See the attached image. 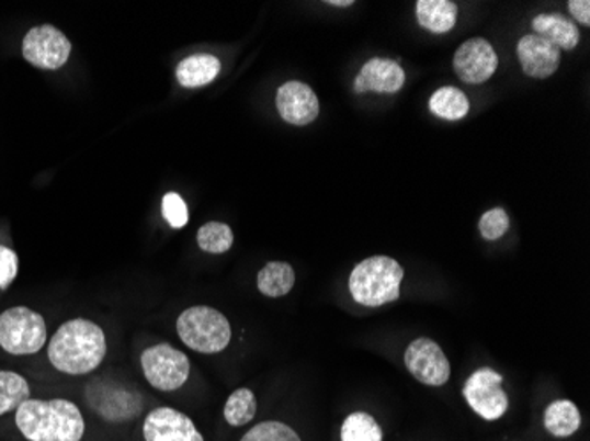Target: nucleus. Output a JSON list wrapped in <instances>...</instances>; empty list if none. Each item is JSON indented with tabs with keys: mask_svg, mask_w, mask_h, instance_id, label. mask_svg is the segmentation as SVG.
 Masks as SVG:
<instances>
[{
	"mask_svg": "<svg viewBox=\"0 0 590 441\" xmlns=\"http://www.w3.org/2000/svg\"><path fill=\"white\" fill-rule=\"evenodd\" d=\"M161 212H163L164 220L172 226L173 230H181L190 220L186 202L182 200L181 194L173 193V191L164 194L163 202H161Z\"/></svg>",
	"mask_w": 590,
	"mask_h": 441,
	"instance_id": "obj_26",
	"label": "nucleus"
},
{
	"mask_svg": "<svg viewBox=\"0 0 590 441\" xmlns=\"http://www.w3.org/2000/svg\"><path fill=\"white\" fill-rule=\"evenodd\" d=\"M241 441H300L299 434L283 422L268 420L260 422L253 429L246 432Z\"/></svg>",
	"mask_w": 590,
	"mask_h": 441,
	"instance_id": "obj_25",
	"label": "nucleus"
},
{
	"mask_svg": "<svg viewBox=\"0 0 590 441\" xmlns=\"http://www.w3.org/2000/svg\"><path fill=\"white\" fill-rule=\"evenodd\" d=\"M569 13L572 19L577 20L581 25L589 27L590 25V2L589 0H569Z\"/></svg>",
	"mask_w": 590,
	"mask_h": 441,
	"instance_id": "obj_29",
	"label": "nucleus"
},
{
	"mask_svg": "<svg viewBox=\"0 0 590 441\" xmlns=\"http://www.w3.org/2000/svg\"><path fill=\"white\" fill-rule=\"evenodd\" d=\"M405 83V71L395 60L372 59L364 64L355 78L354 91L377 92V94H396Z\"/></svg>",
	"mask_w": 590,
	"mask_h": 441,
	"instance_id": "obj_14",
	"label": "nucleus"
},
{
	"mask_svg": "<svg viewBox=\"0 0 590 441\" xmlns=\"http://www.w3.org/2000/svg\"><path fill=\"white\" fill-rule=\"evenodd\" d=\"M327 4L337 5V8H349V5L354 4V2H352V0H329Z\"/></svg>",
	"mask_w": 590,
	"mask_h": 441,
	"instance_id": "obj_30",
	"label": "nucleus"
},
{
	"mask_svg": "<svg viewBox=\"0 0 590 441\" xmlns=\"http://www.w3.org/2000/svg\"><path fill=\"white\" fill-rule=\"evenodd\" d=\"M430 110L433 115L445 121H459L467 117L470 103L467 95L456 87H442L430 98Z\"/></svg>",
	"mask_w": 590,
	"mask_h": 441,
	"instance_id": "obj_21",
	"label": "nucleus"
},
{
	"mask_svg": "<svg viewBox=\"0 0 590 441\" xmlns=\"http://www.w3.org/2000/svg\"><path fill=\"white\" fill-rule=\"evenodd\" d=\"M19 275V257L13 249L0 246V290L5 292Z\"/></svg>",
	"mask_w": 590,
	"mask_h": 441,
	"instance_id": "obj_28",
	"label": "nucleus"
},
{
	"mask_svg": "<svg viewBox=\"0 0 590 441\" xmlns=\"http://www.w3.org/2000/svg\"><path fill=\"white\" fill-rule=\"evenodd\" d=\"M140 364L144 376L156 391H178L190 378V359L164 342L144 350Z\"/></svg>",
	"mask_w": 590,
	"mask_h": 441,
	"instance_id": "obj_6",
	"label": "nucleus"
},
{
	"mask_svg": "<svg viewBox=\"0 0 590 441\" xmlns=\"http://www.w3.org/2000/svg\"><path fill=\"white\" fill-rule=\"evenodd\" d=\"M223 415L232 428H242L250 423L257 415V397L253 392L250 388H237L232 396L228 397Z\"/></svg>",
	"mask_w": 590,
	"mask_h": 441,
	"instance_id": "obj_22",
	"label": "nucleus"
},
{
	"mask_svg": "<svg viewBox=\"0 0 590 441\" xmlns=\"http://www.w3.org/2000/svg\"><path fill=\"white\" fill-rule=\"evenodd\" d=\"M181 341L196 353L213 355L230 344L232 329L227 316L209 306L190 307L178 318Z\"/></svg>",
	"mask_w": 590,
	"mask_h": 441,
	"instance_id": "obj_4",
	"label": "nucleus"
},
{
	"mask_svg": "<svg viewBox=\"0 0 590 441\" xmlns=\"http://www.w3.org/2000/svg\"><path fill=\"white\" fill-rule=\"evenodd\" d=\"M280 117L292 126H308L320 113V103L311 87L303 81H286L276 94Z\"/></svg>",
	"mask_w": 590,
	"mask_h": 441,
	"instance_id": "obj_12",
	"label": "nucleus"
},
{
	"mask_svg": "<svg viewBox=\"0 0 590 441\" xmlns=\"http://www.w3.org/2000/svg\"><path fill=\"white\" fill-rule=\"evenodd\" d=\"M416 14L422 29L433 34H445L456 25L458 5L450 0H419Z\"/></svg>",
	"mask_w": 590,
	"mask_h": 441,
	"instance_id": "obj_17",
	"label": "nucleus"
},
{
	"mask_svg": "<svg viewBox=\"0 0 590 441\" xmlns=\"http://www.w3.org/2000/svg\"><path fill=\"white\" fill-rule=\"evenodd\" d=\"M14 422L27 441H80L86 432L82 411L68 399H29L14 411Z\"/></svg>",
	"mask_w": 590,
	"mask_h": 441,
	"instance_id": "obj_2",
	"label": "nucleus"
},
{
	"mask_svg": "<svg viewBox=\"0 0 590 441\" xmlns=\"http://www.w3.org/2000/svg\"><path fill=\"white\" fill-rule=\"evenodd\" d=\"M144 440L204 441V437L186 414L161 406L150 411L144 420Z\"/></svg>",
	"mask_w": 590,
	"mask_h": 441,
	"instance_id": "obj_11",
	"label": "nucleus"
},
{
	"mask_svg": "<svg viewBox=\"0 0 590 441\" xmlns=\"http://www.w3.org/2000/svg\"><path fill=\"white\" fill-rule=\"evenodd\" d=\"M404 275V267L393 258H366L350 274V295L361 306H384L400 297Z\"/></svg>",
	"mask_w": 590,
	"mask_h": 441,
	"instance_id": "obj_3",
	"label": "nucleus"
},
{
	"mask_svg": "<svg viewBox=\"0 0 590 441\" xmlns=\"http://www.w3.org/2000/svg\"><path fill=\"white\" fill-rule=\"evenodd\" d=\"M29 399L31 385L27 380L14 371H0V417L19 410Z\"/></svg>",
	"mask_w": 590,
	"mask_h": 441,
	"instance_id": "obj_20",
	"label": "nucleus"
},
{
	"mask_svg": "<svg viewBox=\"0 0 590 441\" xmlns=\"http://www.w3.org/2000/svg\"><path fill=\"white\" fill-rule=\"evenodd\" d=\"M222 63L214 55L196 54L179 63L175 77L184 89H201L216 80Z\"/></svg>",
	"mask_w": 590,
	"mask_h": 441,
	"instance_id": "obj_16",
	"label": "nucleus"
},
{
	"mask_svg": "<svg viewBox=\"0 0 590 441\" xmlns=\"http://www.w3.org/2000/svg\"><path fill=\"white\" fill-rule=\"evenodd\" d=\"M518 59L527 77L545 80L559 69L560 50L545 37L527 34L518 43Z\"/></svg>",
	"mask_w": 590,
	"mask_h": 441,
	"instance_id": "obj_13",
	"label": "nucleus"
},
{
	"mask_svg": "<svg viewBox=\"0 0 590 441\" xmlns=\"http://www.w3.org/2000/svg\"><path fill=\"white\" fill-rule=\"evenodd\" d=\"M581 415L577 405L568 399L554 402L545 411L546 431L555 438H568L580 429Z\"/></svg>",
	"mask_w": 590,
	"mask_h": 441,
	"instance_id": "obj_19",
	"label": "nucleus"
},
{
	"mask_svg": "<svg viewBox=\"0 0 590 441\" xmlns=\"http://www.w3.org/2000/svg\"><path fill=\"white\" fill-rule=\"evenodd\" d=\"M196 242L202 251L211 252V255H223L230 251L234 246V234L230 226L225 223H205L198 234H196Z\"/></svg>",
	"mask_w": 590,
	"mask_h": 441,
	"instance_id": "obj_24",
	"label": "nucleus"
},
{
	"mask_svg": "<svg viewBox=\"0 0 590 441\" xmlns=\"http://www.w3.org/2000/svg\"><path fill=\"white\" fill-rule=\"evenodd\" d=\"M502 374L490 368H481L465 382L464 397L468 406L481 419L499 420L509 408V397L502 388Z\"/></svg>",
	"mask_w": 590,
	"mask_h": 441,
	"instance_id": "obj_8",
	"label": "nucleus"
},
{
	"mask_svg": "<svg viewBox=\"0 0 590 441\" xmlns=\"http://www.w3.org/2000/svg\"><path fill=\"white\" fill-rule=\"evenodd\" d=\"M454 71L459 80L470 86H481L490 80L499 68V57L496 48L483 39L473 37L459 46L453 59Z\"/></svg>",
	"mask_w": 590,
	"mask_h": 441,
	"instance_id": "obj_10",
	"label": "nucleus"
},
{
	"mask_svg": "<svg viewBox=\"0 0 590 441\" xmlns=\"http://www.w3.org/2000/svg\"><path fill=\"white\" fill-rule=\"evenodd\" d=\"M532 29L536 31L537 36L545 37L559 50H575L580 43V31H578L577 23L564 14H540L532 22Z\"/></svg>",
	"mask_w": 590,
	"mask_h": 441,
	"instance_id": "obj_15",
	"label": "nucleus"
},
{
	"mask_svg": "<svg viewBox=\"0 0 590 441\" xmlns=\"http://www.w3.org/2000/svg\"><path fill=\"white\" fill-rule=\"evenodd\" d=\"M295 284V272L286 261H269L257 275V289L262 295L271 298L285 297Z\"/></svg>",
	"mask_w": 590,
	"mask_h": 441,
	"instance_id": "obj_18",
	"label": "nucleus"
},
{
	"mask_svg": "<svg viewBox=\"0 0 590 441\" xmlns=\"http://www.w3.org/2000/svg\"><path fill=\"white\" fill-rule=\"evenodd\" d=\"M46 339L45 318L31 307H10L0 315V348L10 355H34Z\"/></svg>",
	"mask_w": 590,
	"mask_h": 441,
	"instance_id": "obj_5",
	"label": "nucleus"
},
{
	"mask_svg": "<svg viewBox=\"0 0 590 441\" xmlns=\"http://www.w3.org/2000/svg\"><path fill=\"white\" fill-rule=\"evenodd\" d=\"M341 441H384V432L372 415L358 411L341 426Z\"/></svg>",
	"mask_w": 590,
	"mask_h": 441,
	"instance_id": "obj_23",
	"label": "nucleus"
},
{
	"mask_svg": "<svg viewBox=\"0 0 590 441\" xmlns=\"http://www.w3.org/2000/svg\"><path fill=\"white\" fill-rule=\"evenodd\" d=\"M71 41L54 25H37L23 37V59L34 68L45 71L64 68L71 57Z\"/></svg>",
	"mask_w": 590,
	"mask_h": 441,
	"instance_id": "obj_7",
	"label": "nucleus"
},
{
	"mask_svg": "<svg viewBox=\"0 0 590 441\" xmlns=\"http://www.w3.org/2000/svg\"><path fill=\"white\" fill-rule=\"evenodd\" d=\"M405 365L413 378L428 387H442L451 376V365L442 348L428 338L410 342L405 351Z\"/></svg>",
	"mask_w": 590,
	"mask_h": 441,
	"instance_id": "obj_9",
	"label": "nucleus"
},
{
	"mask_svg": "<svg viewBox=\"0 0 590 441\" xmlns=\"http://www.w3.org/2000/svg\"><path fill=\"white\" fill-rule=\"evenodd\" d=\"M509 230V216L504 208H491L479 220L483 239L497 240Z\"/></svg>",
	"mask_w": 590,
	"mask_h": 441,
	"instance_id": "obj_27",
	"label": "nucleus"
},
{
	"mask_svg": "<svg viewBox=\"0 0 590 441\" xmlns=\"http://www.w3.org/2000/svg\"><path fill=\"white\" fill-rule=\"evenodd\" d=\"M106 355V336L100 325L75 318L60 325L48 342V361L55 370L82 376L100 368Z\"/></svg>",
	"mask_w": 590,
	"mask_h": 441,
	"instance_id": "obj_1",
	"label": "nucleus"
}]
</instances>
